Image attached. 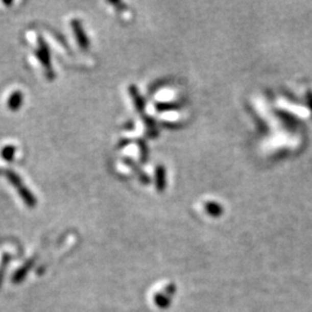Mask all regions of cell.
Segmentation results:
<instances>
[{
  "label": "cell",
  "mask_w": 312,
  "mask_h": 312,
  "mask_svg": "<svg viewBox=\"0 0 312 312\" xmlns=\"http://www.w3.org/2000/svg\"><path fill=\"white\" fill-rule=\"evenodd\" d=\"M22 103H23V94L21 90H15L13 91V94L8 99V109L12 111H17L21 108Z\"/></svg>",
  "instance_id": "ba28073f"
},
{
  "label": "cell",
  "mask_w": 312,
  "mask_h": 312,
  "mask_svg": "<svg viewBox=\"0 0 312 312\" xmlns=\"http://www.w3.org/2000/svg\"><path fill=\"white\" fill-rule=\"evenodd\" d=\"M123 161H124V163L127 166H129L131 170H133L134 173L137 174L138 178L140 179V182H141L142 184H148L149 182H151V178H149V176L146 173H143V171L139 168L138 164L135 163L133 160L130 159V157H124V159H123Z\"/></svg>",
  "instance_id": "52a82bcc"
},
{
  "label": "cell",
  "mask_w": 312,
  "mask_h": 312,
  "mask_svg": "<svg viewBox=\"0 0 312 312\" xmlns=\"http://www.w3.org/2000/svg\"><path fill=\"white\" fill-rule=\"evenodd\" d=\"M138 145L140 147V156H141V162H147L148 161V147L146 141H143V140H138Z\"/></svg>",
  "instance_id": "4fadbf2b"
},
{
  "label": "cell",
  "mask_w": 312,
  "mask_h": 312,
  "mask_svg": "<svg viewBox=\"0 0 312 312\" xmlns=\"http://www.w3.org/2000/svg\"><path fill=\"white\" fill-rule=\"evenodd\" d=\"M129 93L132 101H133L135 109H137L140 113H142L145 111V107H146V102H145L143 98L141 96V94H140L138 87L131 85L129 87Z\"/></svg>",
  "instance_id": "5b68a950"
},
{
  "label": "cell",
  "mask_w": 312,
  "mask_h": 312,
  "mask_svg": "<svg viewBox=\"0 0 312 312\" xmlns=\"http://www.w3.org/2000/svg\"><path fill=\"white\" fill-rule=\"evenodd\" d=\"M179 107V104L174 103V102H161L156 104V110L159 112H164V111H171Z\"/></svg>",
  "instance_id": "7c38bea8"
},
{
  "label": "cell",
  "mask_w": 312,
  "mask_h": 312,
  "mask_svg": "<svg viewBox=\"0 0 312 312\" xmlns=\"http://www.w3.org/2000/svg\"><path fill=\"white\" fill-rule=\"evenodd\" d=\"M35 260H36V259L32 258L29 261L26 262L25 265H22L20 269L15 272L14 276H13V282H15V283L21 282V281L25 279V276L28 274V272L30 271V269H32V266H33V263H34Z\"/></svg>",
  "instance_id": "9c48e42d"
},
{
  "label": "cell",
  "mask_w": 312,
  "mask_h": 312,
  "mask_svg": "<svg viewBox=\"0 0 312 312\" xmlns=\"http://www.w3.org/2000/svg\"><path fill=\"white\" fill-rule=\"evenodd\" d=\"M71 27L73 29L74 35H76L79 47H80L81 50H87L88 47H89V39H88L85 29H83L82 22L78 19H74L71 21Z\"/></svg>",
  "instance_id": "3957f363"
},
{
  "label": "cell",
  "mask_w": 312,
  "mask_h": 312,
  "mask_svg": "<svg viewBox=\"0 0 312 312\" xmlns=\"http://www.w3.org/2000/svg\"><path fill=\"white\" fill-rule=\"evenodd\" d=\"M155 187L157 192H163L166 187V170L162 164L157 165L155 169Z\"/></svg>",
  "instance_id": "8992f818"
},
{
  "label": "cell",
  "mask_w": 312,
  "mask_h": 312,
  "mask_svg": "<svg viewBox=\"0 0 312 312\" xmlns=\"http://www.w3.org/2000/svg\"><path fill=\"white\" fill-rule=\"evenodd\" d=\"M176 285L170 283L162 289L161 292L156 293L154 295V303L160 307V309H166L170 306V303L173 301V296L175 295Z\"/></svg>",
  "instance_id": "7a4b0ae2"
},
{
  "label": "cell",
  "mask_w": 312,
  "mask_h": 312,
  "mask_svg": "<svg viewBox=\"0 0 312 312\" xmlns=\"http://www.w3.org/2000/svg\"><path fill=\"white\" fill-rule=\"evenodd\" d=\"M37 43H38V49L36 50V52H35V54H36L37 59L41 61L43 68L45 69L46 77L49 79H54L55 71L52 69V66H51V57H50L49 46H47L46 42L44 41L41 36L37 38Z\"/></svg>",
  "instance_id": "6da1fadb"
},
{
  "label": "cell",
  "mask_w": 312,
  "mask_h": 312,
  "mask_svg": "<svg viewBox=\"0 0 312 312\" xmlns=\"http://www.w3.org/2000/svg\"><path fill=\"white\" fill-rule=\"evenodd\" d=\"M16 153V147L13 146V145H7L3 148L2 151V156L3 159L7 161V162H12L13 159H14V155Z\"/></svg>",
  "instance_id": "30bf717a"
},
{
  "label": "cell",
  "mask_w": 312,
  "mask_h": 312,
  "mask_svg": "<svg viewBox=\"0 0 312 312\" xmlns=\"http://www.w3.org/2000/svg\"><path fill=\"white\" fill-rule=\"evenodd\" d=\"M6 177H7L8 181L11 182L12 185L14 186L15 188L19 187L20 185H22V184H23V182H22V179H21L20 176L17 175L16 173H14V171H12V170L6 171Z\"/></svg>",
  "instance_id": "8fae6325"
},
{
  "label": "cell",
  "mask_w": 312,
  "mask_h": 312,
  "mask_svg": "<svg viewBox=\"0 0 312 312\" xmlns=\"http://www.w3.org/2000/svg\"><path fill=\"white\" fill-rule=\"evenodd\" d=\"M17 192H19V196L22 200H23L25 205L27 206L29 208H35L37 205V200L35 196L32 193V191L29 190V188L25 185V184H22L19 187H16Z\"/></svg>",
  "instance_id": "277c9868"
}]
</instances>
